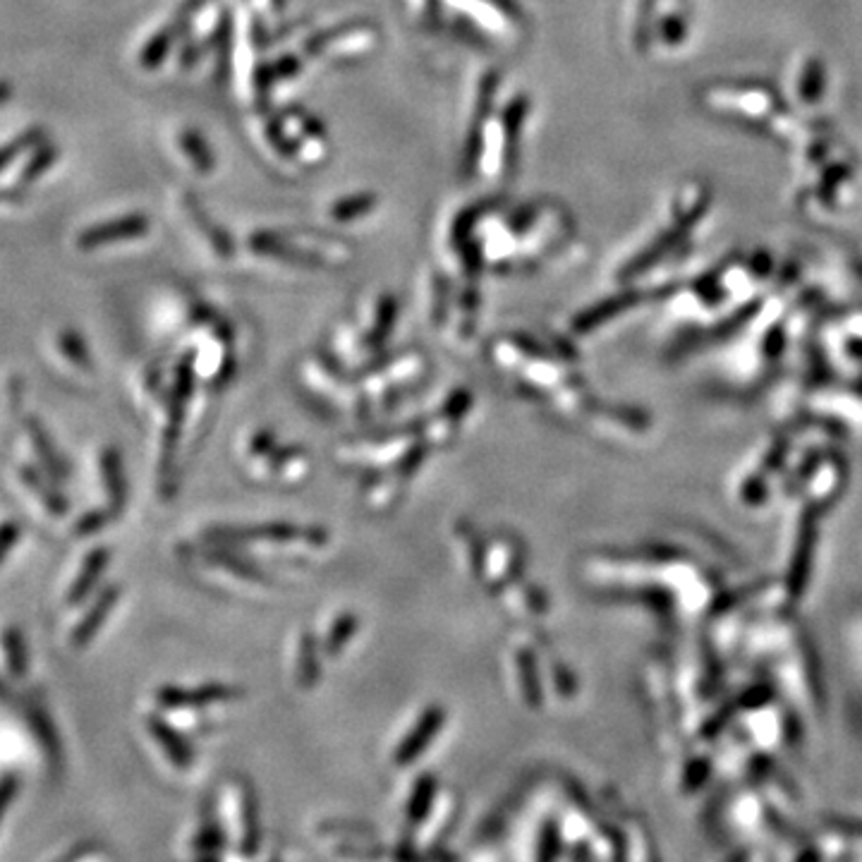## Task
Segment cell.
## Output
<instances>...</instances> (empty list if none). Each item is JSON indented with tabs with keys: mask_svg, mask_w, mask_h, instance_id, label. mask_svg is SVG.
Returning a JSON list of instances; mask_svg holds the SVG:
<instances>
[{
	"mask_svg": "<svg viewBox=\"0 0 862 862\" xmlns=\"http://www.w3.org/2000/svg\"><path fill=\"white\" fill-rule=\"evenodd\" d=\"M298 671H300V680H302V683H308V686L314 683V678H316V674H319V664H316V651H314L312 637H302Z\"/></svg>",
	"mask_w": 862,
	"mask_h": 862,
	"instance_id": "cell-10",
	"label": "cell"
},
{
	"mask_svg": "<svg viewBox=\"0 0 862 862\" xmlns=\"http://www.w3.org/2000/svg\"><path fill=\"white\" fill-rule=\"evenodd\" d=\"M15 539H18V532H15V527H12V525H6L3 530H0V561H3L6 551H8L12 545H15Z\"/></svg>",
	"mask_w": 862,
	"mask_h": 862,
	"instance_id": "cell-16",
	"label": "cell"
},
{
	"mask_svg": "<svg viewBox=\"0 0 862 862\" xmlns=\"http://www.w3.org/2000/svg\"><path fill=\"white\" fill-rule=\"evenodd\" d=\"M441 721H443V712H439V709H431V712H427V716L420 721V724H417V731L408 739L406 747L400 750V759H410L420 753V750L429 743L431 735H434L437 729L441 726Z\"/></svg>",
	"mask_w": 862,
	"mask_h": 862,
	"instance_id": "cell-6",
	"label": "cell"
},
{
	"mask_svg": "<svg viewBox=\"0 0 862 862\" xmlns=\"http://www.w3.org/2000/svg\"><path fill=\"white\" fill-rule=\"evenodd\" d=\"M106 563H108V551L106 549H96V551L89 553V561L85 563V568H82V575L77 578L75 588L69 590V602H79L82 596H85L94 588V582L99 580V575L104 573Z\"/></svg>",
	"mask_w": 862,
	"mask_h": 862,
	"instance_id": "cell-5",
	"label": "cell"
},
{
	"mask_svg": "<svg viewBox=\"0 0 862 862\" xmlns=\"http://www.w3.org/2000/svg\"><path fill=\"white\" fill-rule=\"evenodd\" d=\"M363 204H369L365 197L363 200H357V202H343L341 206H338V212H336V216L338 218H353L355 214H363V212H359V206H363Z\"/></svg>",
	"mask_w": 862,
	"mask_h": 862,
	"instance_id": "cell-17",
	"label": "cell"
},
{
	"mask_svg": "<svg viewBox=\"0 0 862 862\" xmlns=\"http://www.w3.org/2000/svg\"><path fill=\"white\" fill-rule=\"evenodd\" d=\"M235 698V692L230 688H220V686H212V688H202V690H192V692H183V690H163L161 692V702L163 704H204V702H218V700H230Z\"/></svg>",
	"mask_w": 862,
	"mask_h": 862,
	"instance_id": "cell-4",
	"label": "cell"
},
{
	"mask_svg": "<svg viewBox=\"0 0 862 862\" xmlns=\"http://www.w3.org/2000/svg\"><path fill=\"white\" fill-rule=\"evenodd\" d=\"M220 535H226V539H267V541L304 539V541H316V545L326 541V535L322 530H302V527L295 525H261V527H249V530H224Z\"/></svg>",
	"mask_w": 862,
	"mask_h": 862,
	"instance_id": "cell-2",
	"label": "cell"
},
{
	"mask_svg": "<svg viewBox=\"0 0 862 862\" xmlns=\"http://www.w3.org/2000/svg\"><path fill=\"white\" fill-rule=\"evenodd\" d=\"M149 230V220L144 216H125L116 220H106V224L94 226L79 235V247L82 249H94L101 245H110L116 240H130V238H142Z\"/></svg>",
	"mask_w": 862,
	"mask_h": 862,
	"instance_id": "cell-1",
	"label": "cell"
},
{
	"mask_svg": "<svg viewBox=\"0 0 862 862\" xmlns=\"http://www.w3.org/2000/svg\"><path fill=\"white\" fill-rule=\"evenodd\" d=\"M61 345H63V353L69 355V359L73 363H77L79 367H89V355L85 351V343L79 341V336H75V333H63L61 336Z\"/></svg>",
	"mask_w": 862,
	"mask_h": 862,
	"instance_id": "cell-12",
	"label": "cell"
},
{
	"mask_svg": "<svg viewBox=\"0 0 862 862\" xmlns=\"http://www.w3.org/2000/svg\"><path fill=\"white\" fill-rule=\"evenodd\" d=\"M116 602H118V590H114V588L106 590V592L99 596V602H96V604L89 608V616H87L85 621H82V623L77 625V628H75V635H73L75 645H85V643H89V637H91L96 631H99V625L106 621L108 608L114 606Z\"/></svg>",
	"mask_w": 862,
	"mask_h": 862,
	"instance_id": "cell-3",
	"label": "cell"
},
{
	"mask_svg": "<svg viewBox=\"0 0 862 862\" xmlns=\"http://www.w3.org/2000/svg\"><path fill=\"white\" fill-rule=\"evenodd\" d=\"M34 142H36V132H30V134H24L22 139H15V142L8 144L6 149H0V171H3L6 165L18 157V151H22L24 147H30Z\"/></svg>",
	"mask_w": 862,
	"mask_h": 862,
	"instance_id": "cell-14",
	"label": "cell"
},
{
	"mask_svg": "<svg viewBox=\"0 0 862 862\" xmlns=\"http://www.w3.org/2000/svg\"><path fill=\"white\" fill-rule=\"evenodd\" d=\"M467 408H470V396H467L465 391H461V394H455V396L449 400L446 414L453 417V420H457V417H463V412H465Z\"/></svg>",
	"mask_w": 862,
	"mask_h": 862,
	"instance_id": "cell-15",
	"label": "cell"
},
{
	"mask_svg": "<svg viewBox=\"0 0 862 862\" xmlns=\"http://www.w3.org/2000/svg\"><path fill=\"white\" fill-rule=\"evenodd\" d=\"M10 99V85L8 82H0V104Z\"/></svg>",
	"mask_w": 862,
	"mask_h": 862,
	"instance_id": "cell-18",
	"label": "cell"
},
{
	"mask_svg": "<svg viewBox=\"0 0 862 862\" xmlns=\"http://www.w3.org/2000/svg\"><path fill=\"white\" fill-rule=\"evenodd\" d=\"M520 669H522V688H525V694H527V698H530V700H535V694H537V686L539 683H535V661H532V657L530 655H527V651H522V655H520Z\"/></svg>",
	"mask_w": 862,
	"mask_h": 862,
	"instance_id": "cell-13",
	"label": "cell"
},
{
	"mask_svg": "<svg viewBox=\"0 0 862 862\" xmlns=\"http://www.w3.org/2000/svg\"><path fill=\"white\" fill-rule=\"evenodd\" d=\"M101 472H104V480H106V486H108L110 500H114L116 508H120L125 504V475H122L120 455L114 453V451H108L104 455V461H101Z\"/></svg>",
	"mask_w": 862,
	"mask_h": 862,
	"instance_id": "cell-7",
	"label": "cell"
},
{
	"mask_svg": "<svg viewBox=\"0 0 862 862\" xmlns=\"http://www.w3.org/2000/svg\"><path fill=\"white\" fill-rule=\"evenodd\" d=\"M355 633H357V618L353 614L341 616L336 623L331 625V633H328L326 643H324L326 655L328 657H338L341 651L345 649V645L355 637Z\"/></svg>",
	"mask_w": 862,
	"mask_h": 862,
	"instance_id": "cell-8",
	"label": "cell"
},
{
	"mask_svg": "<svg viewBox=\"0 0 862 862\" xmlns=\"http://www.w3.org/2000/svg\"><path fill=\"white\" fill-rule=\"evenodd\" d=\"M394 319H396V302L384 300L379 316H377V324H374V331L369 336V347H379L388 338V333H391V326H394Z\"/></svg>",
	"mask_w": 862,
	"mask_h": 862,
	"instance_id": "cell-9",
	"label": "cell"
},
{
	"mask_svg": "<svg viewBox=\"0 0 862 862\" xmlns=\"http://www.w3.org/2000/svg\"><path fill=\"white\" fill-rule=\"evenodd\" d=\"M53 161H55V151L51 147H41L32 157V161L26 163V169L22 173V183H32V180H36L41 173H44Z\"/></svg>",
	"mask_w": 862,
	"mask_h": 862,
	"instance_id": "cell-11",
	"label": "cell"
}]
</instances>
